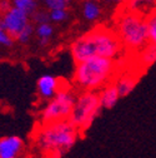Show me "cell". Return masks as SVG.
I'll list each match as a JSON object with an SVG mask.
<instances>
[{
	"label": "cell",
	"instance_id": "1",
	"mask_svg": "<svg viewBox=\"0 0 156 158\" xmlns=\"http://www.w3.org/2000/svg\"><path fill=\"white\" fill-rule=\"evenodd\" d=\"M70 52L76 64L95 56L118 60L124 52V45L115 29L96 27L74 40Z\"/></svg>",
	"mask_w": 156,
	"mask_h": 158
},
{
	"label": "cell",
	"instance_id": "2",
	"mask_svg": "<svg viewBox=\"0 0 156 158\" xmlns=\"http://www.w3.org/2000/svg\"><path fill=\"white\" fill-rule=\"evenodd\" d=\"M79 133L69 119L43 124L34 137L35 148L43 158H61L74 147Z\"/></svg>",
	"mask_w": 156,
	"mask_h": 158
},
{
	"label": "cell",
	"instance_id": "3",
	"mask_svg": "<svg viewBox=\"0 0 156 158\" xmlns=\"http://www.w3.org/2000/svg\"><path fill=\"white\" fill-rule=\"evenodd\" d=\"M119 68L118 60L103 56L86 59L76 64L74 82L84 90H99L111 83Z\"/></svg>",
	"mask_w": 156,
	"mask_h": 158
},
{
	"label": "cell",
	"instance_id": "4",
	"mask_svg": "<svg viewBox=\"0 0 156 158\" xmlns=\"http://www.w3.org/2000/svg\"><path fill=\"white\" fill-rule=\"evenodd\" d=\"M115 27L124 48L129 52L139 53L150 44L145 15L123 8L115 18Z\"/></svg>",
	"mask_w": 156,
	"mask_h": 158
},
{
	"label": "cell",
	"instance_id": "5",
	"mask_svg": "<svg viewBox=\"0 0 156 158\" xmlns=\"http://www.w3.org/2000/svg\"><path fill=\"white\" fill-rule=\"evenodd\" d=\"M103 110L100 95L95 90H84L76 101L69 121L79 129L86 131Z\"/></svg>",
	"mask_w": 156,
	"mask_h": 158
},
{
	"label": "cell",
	"instance_id": "6",
	"mask_svg": "<svg viewBox=\"0 0 156 158\" xmlns=\"http://www.w3.org/2000/svg\"><path fill=\"white\" fill-rule=\"evenodd\" d=\"M75 101L76 97L71 89L61 88L51 99H49L48 104L44 107L41 112L43 124L69 119Z\"/></svg>",
	"mask_w": 156,
	"mask_h": 158
},
{
	"label": "cell",
	"instance_id": "7",
	"mask_svg": "<svg viewBox=\"0 0 156 158\" xmlns=\"http://www.w3.org/2000/svg\"><path fill=\"white\" fill-rule=\"evenodd\" d=\"M0 28L4 29L13 39L20 34V31L29 24V14L16 6H10L2 14Z\"/></svg>",
	"mask_w": 156,
	"mask_h": 158
},
{
	"label": "cell",
	"instance_id": "8",
	"mask_svg": "<svg viewBox=\"0 0 156 158\" xmlns=\"http://www.w3.org/2000/svg\"><path fill=\"white\" fill-rule=\"evenodd\" d=\"M24 142L18 135L0 138V158H19L24 151Z\"/></svg>",
	"mask_w": 156,
	"mask_h": 158
},
{
	"label": "cell",
	"instance_id": "9",
	"mask_svg": "<svg viewBox=\"0 0 156 158\" xmlns=\"http://www.w3.org/2000/svg\"><path fill=\"white\" fill-rule=\"evenodd\" d=\"M60 88V79L51 74L41 75L37 81V92L43 99H51V98L59 92Z\"/></svg>",
	"mask_w": 156,
	"mask_h": 158
},
{
	"label": "cell",
	"instance_id": "10",
	"mask_svg": "<svg viewBox=\"0 0 156 158\" xmlns=\"http://www.w3.org/2000/svg\"><path fill=\"white\" fill-rule=\"evenodd\" d=\"M100 95V102H101V106L103 108L105 109H110L112 108L116 103H118V101L121 98L119 90H118V87H116L115 83H109L106 84L101 92L99 93Z\"/></svg>",
	"mask_w": 156,
	"mask_h": 158
},
{
	"label": "cell",
	"instance_id": "11",
	"mask_svg": "<svg viewBox=\"0 0 156 158\" xmlns=\"http://www.w3.org/2000/svg\"><path fill=\"white\" fill-rule=\"evenodd\" d=\"M136 83H138V77H135L134 74H124L115 82L121 97L129 95L134 90Z\"/></svg>",
	"mask_w": 156,
	"mask_h": 158
},
{
	"label": "cell",
	"instance_id": "12",
	"mask_svg": "<svg viewBox=\"0 0 156 158\" xmlns=\"http://www.w3.org/2000/svg\"><path fill=\"white\" fill-rule=\"evenodd\" d=\"M139 54V62L142 68H149L154 63H156V47L152 44H147Z\"/></svg>",
	"mask_w": 156,
	"mask_h": 158
},
{
	"label": "cell",
	"instance_id": "13",
	"mask_svg": "<svg viewBox=\"0 0 156 158\" xmlns=\"http://www.w3.org/2000/svg\"><path fill=\"white\" fill-rule=\"evenodd\" d=\"M83 14L84 18L89 22H92L95 19H97L101 14V8L96 2H92V0H88V2L84 3L83 6Z\"/></svg>",
	"mask_w": 156,
	"mask_h": 158
},
{
	"label": "cell",
	"instance_id": "14",
	"mask_svg": "<svg viewBox=\"0 0 156 158\" xmlns=\"http://www.w3.org/2000/svg\"><path fill=\"white\" fill-rule=\"evenodd\" d=\"M145 18L149 30V43L156 47V6Z\"/></svg>",
	"mask_w": 156,
	"mask_h": 158
},
{
	"label": "cell",
	"instance_id": "15",
	"mask_svg": "<svg viewBox=\"0 0 156 158\" xmlns=\"http://www.w3.org/2000/svg\"><path fill=\"white\" fill-rule=\"evenodd\" d=\"M13 5L24 10L29 15H31L34 11H36V8H37L36 0H13Z\"/></svg>",
	"mask_w": 156,
	"mask_h": 158
},
{
	"label": "cell",
	"instance_id": "16",
	"mask_svg": "<svg viewBox=\"0 0 156 158\" xmlns=\"http://www.w3.org/2000/svg\"><path fill=\"white\" fill-rule=\"evenodd\" d=\"M69 16L66 9H53L50 10V20L51 22H56V23H60L66 20Z\"/></svg>",
	"mask_w": 156,
	"mask_h": 158
},
{
	"label": "cell",
	"instance_id": "17",
	"mask_svg": "<svg viewBox=\"0 0 156 158\" xmlns=\"http://www.w3.org/2000/svg\"><path fill=\"white\" fill-rule=\"evenodd\" d=\"M36 34H37L39 38H48V39H50V36L53 35V27L49 23L39 24L37 29H36Z\"/></svg>",
	"mask_w": 156,
	"mask_h": 158
},
{
	"label": "cell",
	"instance_id": "18",
	"mask_svg": "<svg viewBox=\"0 0 156 158\" xmlns=\"http://www.w3.org/2000/svg\"><path fill=\"white\" fill-rule=\"evenodd\" d=\"M33 33H34L33 25L29 23V24L20 31V34L16 36V40H18V42H20V43H26V42H29V39L31 38Z\"/></svg>",
	"mask_w": 156,
	"mask_h": 158
},
{
	"label": "cell",
	"instance_id": "19",
	"mask_svg": "<svg viewBox=\"0 0 156 158\" xmlns=\"http://www.w3.org/2000/svg\"><path fill=\"white\" fill-rule=\"evenodd\" d=\"M33 19L34 22L39 25V24H44V23H49L50 22V14H48L44 10H39V11H34L33 14Z\"/></svg>",
	"mask_w": 156,
	"mask_h": 158
},
{
	"label": "cell",
	"instance_id": "20",
	"mask_svg": "<svg viewBox=\"0 0 156 158\" xmlns=\"http://www.w3.org/2000/svg\"><path fill=\"white\" fill-rule=\"evenodd\" d=\"M70 3V0H45L46 6L53 10V9H66Z\"/></svg>",
	"mask_w": 156,
	"mask_h": 158
},
{
	"label": "cell",
	"instance_id": "21",
	"mask_svg": "<svg viewBox=\"0 0 156 158\" xmlns=\"http://www.w3.org/2000/svg\"><path fill=\"white\" fill-rule=\"evenodd\" d=\"M0 44L6 47H10L13 44V38L2 28H0Z\"/></svg>",
	"mask_w": 156,
	"mask_h": 158
},
{
	"label": "cell",
	"instance_id": "22",
	"mask_svg": "<svg viewBox=\"0 0 156 158\" xmlns=\"http://www.w3.org/2000/svg\"><path fill=\"white\" fill-rule=\"evenodd\" d=\"M48 43H49V39L48 38H39V44H40L41 47L46 45Z\"/></svg>",
	"mask_w": 156,
	"mask_h": 158
},
{
	"label": "cell",
	"instance_id": "23",
	"mask_svg": "<svg viewBox=\"0 0 156 158\" xmlns=\"http://www.w3.org/2000/svg\"><path fill=\"white\" fill-rule=\"evenodd\" d=\"M110 2H114V3H119V4H124L126 0H110Z\"/></svg>",
	"mask_w": 156,
	"mask_h": 158
},
{
	"label": "cell",
	"instance_id": "24",
	"mask_svg": "<svg viewBox=\"0 0 156 158\" xmlns=\"http://www.w3.org/2000/svg\"><path fill=\"white\" fill-rule=\"evenodd\" d=\"M92 2H97V0H92Z\"/></svg>",
	"mask_w": 156,
	"mask_h": 158
},
{
	"label": "cell",
	"instance_id": "25",
	"mask_svg": "<svg viewBox=\"0 0 156 158\" xmlns=\"http://www.w3.org/2000/svg\"><path fill=\"white\" fill-rule=\"evenodd\" d=\"M0 15H2V11H0Z\"/></svg>",
	"mask_w": 156,
	"mask_h": 158
},
{
	"label": "cell",
	"instance_id": "26",
	"mask_svg": "<svg viewBox=\"0 0 156 158\" xmlns=\"http://www.w3.org/2000/svg\"><path fill=\"white\" fill-rule=\"evenodd\" d=\"M154 2H155V3H156V0H154Z\"/></svg>",
	"mask_w": 156,
	"mask_h": 158
}]
</instances>
